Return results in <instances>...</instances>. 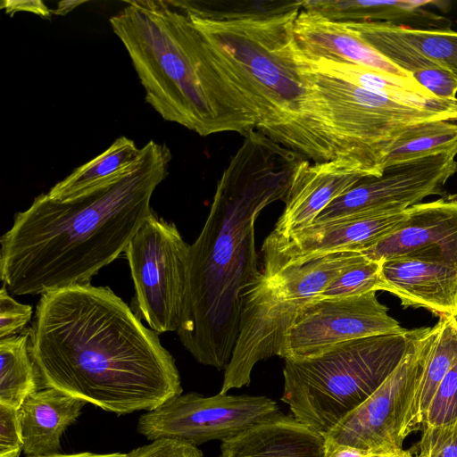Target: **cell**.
<instances>
[{
    "mask_svg": "<svg viewBox=\"0 0 457 457\" xmlns=\"http://www.w3.org/2000/svg\"><path fill=\"white\" fill-rule=\"evenodd\" d=\"M306 65L315 71L335 77L398 103L451 116L457 121V98L441 99L420 86L412 77H402L361 65L307 58Z\"/></svg>",
    "mask_w": 457,
    "mask_h": 457,
    "instance_id": "21",
    "label": "cell"
},
{
    "mask_svg": "<svg viewBox=\"0 0 457 457\" xmlns=\"http://www.w3.org/2000/svg\"><path fill=\"white\" fill-rule=\"evenodd\" d=\"M421 457H457V420L443 426H424L415 445Z\"/></svg>",
    "mask_w": 457,
    "mask_h": 457,
    "instance_id": "32",
    "label": "cell"
},
{
    "mask_svg": "<svg viewBox=\"0 0 457 457\" xmlns=\"http://www.w3.org/2000/svg\"><path fill=\"white\" fill-rule=\"evenodd\" d=\"M456 154V151L434 154L385 167L380 176L364 177L330 203L313 224L403 212L427 196L442 195L448 179L457 172Z\"/></svg>",
    "mask_w": 457,
    "mask_h": 457,
    "instance_id": "12",
    "label": "cell"
},
{
    "mask_svg": "<svg viewBox=\"0 0 457 457\" xmlns=\"http://www.w3.org/2000/svg\"><path fill=\"white\" fill-rule=\"evenodd\" d=\"M39 385L117 415L152 411L181 395L175 360L107 287L41 295L29 330Z\"/></svg>",
    "mask_w": 457,
    "mask_h": 457,
    "instance_id": "1",
    "label": "cell"
},
{
    "mask_svg": "<svg viewBox=\"0 0 457 457\" xmlns=\"http://www.w3.org/2000/svg\"><path fill=\"white\" fill-rule=\"evenodd\" d=\"M380 262L365 256L361 262L345 270L314 298L335 299L378 291Z\"/></svg>",
    "mask_w": 457,
    "mask_h": 457,
    "instance_id": "30",
    "label": "cell"
},
{
    "mask_svg": "<svg viewBox=\"0 0 457 457\" xmlns=\"http://www.w3.org/2000/svg\"><path fill=\"white\" fill-rule=\"evenodd\" d=\"M382 173L365 162L347 156L298 165L284 199L285 209L269 236L284 237L313 224L317 216L334 200L362 178Z\"/></svg>",
    "mask_w": 457,
    "mask_h": 457,
    "instance_id": "15",
    "label": "cell"
},
{
    "mask_svg": "<svg viewBox=\"0 0 457 457\" xmlns=\"http://www.w3.org/2000/svg\"><path fill=\"white\" fill-rule=\"evenodd\" d=\"M145 92L162 119L200 136L245 135L252 106L218 64L207 41L173 0H133L110 18Z\"/></svg>",
    "mask_w": 457,
    "mask_h": 457,
    "instance_id": "4",
    "label": "cell"
},
{
    "mask_svg": "<svg viewBox=\"0 0 457 457\" xmlns=\"http://www.w3.org/2000/svg\"><path fill=\"white\" fill-rule=\"evenodd\" d=\"M390 24L393 30L408 44L457 79V32Z\"/></svg>",
    "mask_w": 457,
    "mask_h": 457,
    "instance_id": "29",
    "label": "cell"
},
{
    "mask_svg": "<svg viewBox=\"0 0 457 457\" xmlns=\"http://www.w3.org/2000/svg\"><path fill=\"white\" fill-rule=\"evenodd\" d=\"M414 333L352 339L311 357L285 360L281 400L296 420L325 436L395 370Z\"/></svg>",
    "mask_w": 457,
    "mask_h": 457,
    "instance_id": "6",
    "label": "cell"
},
{
    "mask_svg": "<svg viewBox=\"0 0 457 457\" xmlns=\"http://www.w3.org/2000/svg\"><path fill=\"white\" fill-rule=\"evenodd\" d=\"M325 436L280 412L222 442V457H323Z\"/></svg>",
    "mask_w": 457,
    "mask_h": 457,
    "instance_id": "19",
    "label": "cell"
},
{
    "mask_svg": "<svg viewBox=\"0 0 457 457\" xmlns=\"http://www.w3.org/2000/svg\"><path fill=\"white\" fill-rule=\"evenodd\" d=\"M85 3L86 1H61L58 3L57 7L54 10H53V14L64 16L67 13L73 11L79 5L83 4Z\"/></svg>",
    "mask_w": 457,
    "mask_h": 457,
    "instance_id": "38",
    "label": "cell"
},
{
    "mask_svg": "<svg viewBox=\"0 0 457 457\" xmlns=\"http://www.w3.org/2000/svg\"><path fill=\"white\" fill-rule=\"evenodd\" d=\"M388 454L392 453L365 451L325 437L323 457H382Z\"/></svg>",
    "mask_w": 457,
    "mask_h": 457,
    "instance_id": "37",
    "label": "cell"
},
{
    "mask_svg": "<svg viewBox=\"0 0 457 457\" xmlns=\"http://www.w3.org/2000/svg\"><path fill=\"white\" fill-rule=\"evenodd\" d=\"M436 326L416 395L415 415L420 428L422 417L438 386L457 363V317L440 319Z\"/></svg>",
    "mask_w": 457,
    "mask_h": 457,
    "instance_id": "27",
    "label": "cell"
},
{
    "mask_svg": "<svg viewBox=\"0 0 457 457\" xmlns=\"http://www.w3.org/2000/svg\"><path fill=\"white\" fill-rule=\"evenodd\" d=\"M0 8L4 12L12 16L17 12H29L36 15L40 16L44 19H51L53 10L49 9L44 2L39 0L31 1H17V0H6L2 1Z\"/></svg>",
    "mask_w": 457,
    "mask_h": 457,
    "instance_id": "36",
    "label": "cell"
},
{
    "mask_svg": "<svg viewBox=\"0 0 457 457\" xmlns=\"http://www.w3.org/2000/svg\"><path fill=\"white\" fill-rule=\"evenodd\" d=\"M382 457H421V456L417 455V454H413V453H411V451L403 450V451H401L399 453L385 455V456H382Z\"/></svg>",
    "mask_w": 457,
    "mask_h": 457,
    "instance_id": "40",
    "label": "cell"
},
{
    "mask_svg": "<svg viewBox=\"0 0 457 457\" xmlns=\"http://www.w3.org/2000/svg\"><path fill=\"white\" fill-rule=\"evenodd\" d=\"M87 403L53 387L29 395L18 409L26 457L60 453V439Z\"/></svg>",
    "mask_w": 457,
    "mask_h": 457,
    "instance_id": "20",
    "label": "cell"
},
{
    "mask_svg": "<svg viewBox=\"0 0 457 457\" xmlns=\"http://www.w3.org/2000/svg\"><path fill=\"white\" fill-rule=\"evenodd\" d=\"M140 155L141 148L132 139L121 136L102 154L57 182L47 194L60 201L76 197L123 177L134 169Z\"/></svg>",
    "mask_w": 457,
    "mask_h": 457,
    "instance_id": "23",
    "label": "cell"
},
{
    "mask_svg": "<svg viewBox=\"0 0 457 457\" xmlns=\"http://www.w3.org/2000/svg\"><path fill=\"white\" fill-rule=\"evenodd\" d=\"M29 331L0 339V404L19 409L38 390V378L29 351Z\"/></svg>",
    "mask_w": 457,
    "mask_h": 457,
    "instance_id": "25",
    "label": "cell"
},
{
    "mask_svg": "<svg viewBox=\"0 0 457 457\" xmlns=\"http://www.w3.org/2000/svg\"><path fill=\"white\" fill-rule=\"evenodd\" d=\"M306 67L336 140L337 156L358 159L380 173L379 146L405 127L426 120L455 121L447 114L398 103Z\"/></svg>",
    "mask_w": 457,
    "mask_h": 457,
    "instance_id": "8",
    "label": "cell"
},
{
    "mask_svg": "<svg viewBox=\"0 0 457 457\" xmlns=\"http://www.w3.org/2000/svg\"><path fill=\"white\" fill-rule=\"evenodd\" d=\"M406 330L388 314L376 291L343 298L313 299L298 313L279 357L307 358L345 341Z\"/></svg>",
    "mask_w": 457,
    "mask_h": 457,
    "instance_id": "13",
    "label": "cell"
},
{
    "mask_svg": "<svg viewBox=\"0 0 457 457\" xmlns=\"http://www.w3.org/2000/svg\"><path fill=\"white\" fill-rule=\"evenodd\" d=\"M436 326L415 328L408 349L395 370L361 405L325 437L354 448L399 453L405 438L420 427L415 402L423 364Z\"/></svg>",
    "mask_w": 457,
    "mask_h": 457,
    "instance_id": "9",
    "label": "cell"
},
{
    "mask_svg": "<svg viewBox=\"0 0 457 457\" xmlns=\"http://www.w3.org/2000/svg\"><path fill=\"white\" fill-rule=\"evenodd\" d=\"M431 1L303 0L302 9L337 22H392L415 16Z\"/></svg>",
    "mask_w": 457,
    "mask_h": 457,
    "instance_id": "26",
    "label": "cell"
},
{
    "mask_svg": "<svg viewBox=\"0 0 457 457\" xmlns=\"http://www.w3.org/2000/svg\"><path fill=\"white\" fill-rule=\"evenodd\" d=\"M364 258L360 252H345L275 273L261 271L245 294L238 336L220 394L249 386L257 362L279 356L302 309L333 278Z\"/></svg>",
    "mask_w": 457,
    "mask_h": 457,
    "instance_id": "7",
    "label": "cell"
},
{
    "mask_svg": "<svg viewBox=\"0 0 457 457\" xmlns=\"http://www.w3.org/2000/svg\"><path fill=\"white\" fill-rule=\"evenodd\" d=\"M303 160L257 129L219 180L201 233L189 245L180 326L183 346L201 364L226 370L239 331L244 296L258 279L254 224L261 212L286 197Z\"/></svg>",
    "mask_w": 457,
    "mask_h": 457,
    "instance_id": "2",
    "label": "cell"
},
{
    "mask_svg": "<svg viewBox=\"0 0 457 457\" xmlns=\"http://www.w3.org/2000/svg\"><path fill=\"white\" fill-rule=\"evenodd\" d=\"M22 450L18 410L0 404V457H19Z\"/></svg>",
    "mask_w": 457,
    "mask_h": 457,
    "instance_id": "34",
    "label": "cell"
},
{
    "mask_svg": "<svg viewBox=\"0 0 457 457\" xmlns=\"http://www.w3.org/2000/svg\"><path fill=\"white\" fill-rule=\"evenodd\" d=\"M299 11L229 22L187 15L220 67L252 106L255 129L320 162L336 158L337 146L295 38Z\"/></svg>",
    "mask_w": 457,
    "mask_h": 457,
    "instance_id": "5",
    "label": "cell"
},
{
    "mask_svg": "<svg viewBox=\"0 0 457 457\" xmlns=\"http://www.w3.org/2000/svg\"><path fill=\"white\" fill-rule=\"evenodd\" d=\"M189 245L174 223L152 212L125 249L138 308L157 334L180 326Z\"/></svg>",
    "mask_w": 457,
    "mask_h": 457,
    "instance_id": "10",
    "label": "cell"
},
{
    "mask_svg": "<svg viewBox=\"0 0 457 457\" xmlns=\"http://www.w3.org/2000/svg\"><path fill=\"white\" fill-rule=\"evenodd\" d=\"M278 412L277 403L266 396L187 393L140 416L137 430L150 441L175 439L197 446L235 438Z\"/></svg>",
    "mask_w": 457,
    "mask_h": 457,
    "instance_id": "11",
    "label": "cell"
},
{
    "mask_svg": "<svg viewBox=\"0 0 457 457\" xmlns=\"http://www.w3.org/2000/svg\"><path fill=\"white\" fill-rule=\"evenodd\" d=\"M128 453L129 457H203L197 446L175 439L154 440Z\"/></svg>",
    "mask_w": 457,
    "mask_h": 457,
    "instance_id": "35",
    "label": "cell"
},
{
    "mask_svg": "<svg viewBox=\"0 0 457 457\" xmlns=\"http://www.w3.org/2000/svg\"><path fill=\"white\" fill-rule=\"evenodd\" d=\"M408 209L390 213L361 214L312 224L284 237L268 236L262 247L264 273L298 267L345 252H362L397 229Z\"/></svg>",
    "mask_w": 457,
    "mask_h": 457,
    "instance_id": "14",
    "label": "cell"
},
{
    "mask_svg": "<svg viewBox=\"0 0 457 457\" xmlns=\"http://www.w3.org/2000/svg\"><path fill=\"white\" fill-rule=\"evenodd\" d=\"M448 151L457 152V123L447 120L417 122L405 127L379 146L385 167Z\"/></svg>",
    "mask_w": 457,
    "mask_h": 457,
    "instance_id": "24",
    "label": "cell"
},
{
    "mask_svg": "<svg viewBox=\"0 0 457 457\" xmlns=\"http://www.w3.org/2000/svg\"><path fill=\"white\" fill-rule=\"evenodd\" d=\"M31 315L32 307L14 300L3 285L0 290V339L21 333Z\"/></svg>",
    "mask_w": 457,
    "mask_h": 457,
    "instance_id": "33",
    "label": "cell"
},
{
    "mask_svg": "<svg viewBox=\"0 0 457 457\" xmlns=\"http://www.w3.org/2000/svg\"><path fill=\"white\" fill-rule=\"evenodd\" d=\"M380 262L378 291H386L403 307L424 308L440 319L457 317V265L409 253Z\"/></svg>",
    "mask_w": 457,
    "mask_h": 457,
    "instance_id": "16",
    "label": "cell"
},
{
    "mask_svg": "<svg viewBox=\"0 0 457 457\" xmlns=\"http://www.w3.org/2000/svg\"><path fill=\"white\" fill-rule=\"evenodd\" d=\"M361 253L377 262L420 253L457 265V200L438 199L408 208L397 229Z\"/></svg>",
    "mask_w": 457,
    "mask_h": 457,
    "instance_id": "17",
    "label": "cell"
},
{
    "mask_svg": "<svg viewBox=\"0 0 457 457\" xmlns=\"http://www.w3.org/2000/svg\"><path fill=\"white\" fill-rule=\"evenodd\" d=\"M345 24L435 96L449 100L457 98V79L396 34L390 22L366 21Z\"/></svg>",
    "mask_w": 457,
    "mask_h": 457,
    "instance_id": "22",
    "label": "cell"
},
{
    "mask_svg": "<svg viewBox=\"0 0 457 457\" xmlns=\"http://www.w3.org/2000/svg\"><path fill=\"white\" fill-rule=\"evenodd\" d=\"M171 154L154 140L123 177L68 200L37 196L1 237L0 276L8 292L43 295L93 276L125 252L152 213Z\"/></svg>",
    "mask_w": 457,
    "mask_h": 457,
    "instance_id": "3",
    "label": "cell"
},
{
    "mask_svg": "<svg viewBox=\"0 0 457 457\" xmlns=\"http://www.w3.org/2000/svg\"><path fill=\"white\" fill-rule=\"evenodd\" d=\"M46 457H129V453H79L73 454H56Z\"/></svg>",
    "mask_w": 457,
    "mask_h": 457,
    "instance_id": "39",
    "label": "cell"
},
{
    "mask_svg": "<svg viewBox=\"0 0 457 457\" xmlns=\"http://www.w3.org/2000/svg\"><path fill=\"white\" fill-rule=\"evenodd\" d=\"M296 44L307 58L361 65L402 77H411L377 52L345 23L301 9L294 24Z\"/></svg>",
    "mask_w": 457,
    "mask_h": 457,
    "instance_id": "18",
    "label": "cell"
},
{
    "mask_svg": "<svg viewBox=\"0 0 457 457\" xmlns=\"http://www.w3.org/2000/svg\"><path fill=\"white\" fill-rule=\"evenodd\" d=\"M187 14L219 22L262 20L302 9L303 0L173 1Z\"/></svg>",
    "mask_w": 457,
    "mask_h": 457,
    "instance_id": "28",
    "label": "cell"
},
{
    "mask_svg": "<svg viewBox=\"0 0 457 457\" xmlns=\"http://www.w3.org/2000/svg\"><path fill=\"white\" fill-rule=\"evenodd\" d=\"M219 457H222V456L220 455V456H219Z\"/></svg>",
    "mask_w": 457,
    "mask_h": 457,
    "instance_id": "41",
    "label": "cell"
},
{
    "mask_svg": "<svg viewBox=\"0 0 457 457\" xmlns=\"http://www.w3.org/2000/svg\"><path fill=\"white\" fill-rule=\"evenodd\" d=\"M457 420V363L450 370L438 386L426 410L421 428L443 426Z\"/></svg>",
    "mask_w": 457,
    "mask_h": 457,
    "instance_id": "31",
    "label": "cell"
}]
</instances>
